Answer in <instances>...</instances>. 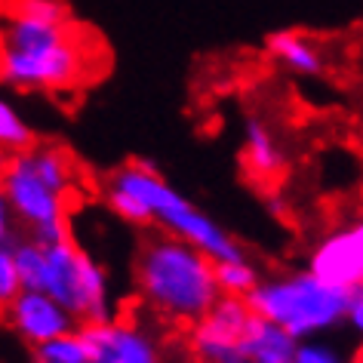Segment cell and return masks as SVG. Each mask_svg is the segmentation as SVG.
I'll use <instances>...</instances> for the list:
<instances>
[{
  "label": "cell",
  "instance_id": "1",
  "mask_svg": "<svg viewBox=\"0 0 363 363\" xmlns=\"http://www.w3.org/2000/svg\"><path fill=\"white\" fill-rule=\"evenodd\" d=\"M135 293L163 320L194 326L222 298L216 259L172 234L148 238L135 256Z\"/></svg>",
  "mask_w": 363,
  "mask_h": 363
},
{
  "label": "cell",
  "instance_id": "13",
  "mask_svg": "<svg viewBox=\"0 0 363 363\" xmlns=\"http://www.w3.org/2000/svg\"><path fill=\"white\" fill-rule=\"evenodd\" d=\"M268 52L296 74H320L323 68L317 43L298 31H274L268 38Z\"/></svg>",
  "mask_w": 363,
  "mask_h": 363
},
{
  "label": "cell",
  "instance_id": "17",
  "mask_svg": "<svg viewBox=\"0 0 363 363\" xmlns=\"http://www.w3.org/2000/svg\"><path fill=\"white\" fill-rule=\"evenodd\" d=\"M0 145H4V154H19L34 145L31 126L13 102H0Z\"/></svg>",
  "mask_w": 363,
  "mask_h": 363
},
{
  "label": "cell",
  "instance_id": "10",
  "mask_svg": "<svg viewBox=\"0 0 363 363\" xmlns=\"http://www.w3.org/2000/svg\"><path fill=\"white\" fill-rule=\"evenodd\" d=\"M89 357L108 363H160L157 345L142 326L123 320H86L77 326Z\"/></svg>",
  "mask_w": 363,
  "mask_h": 363
},
{
  "label": "cell",
  "instance_id": "19",
  "mask_svg": "<svg viewBox=\"0 0 363 363\" xmlns=\"http://www.w3.org/2000/svg\"><path fill=\"white\" fill-rule=\"evenodd\" d=\"M19 293H22V277L19 268H16L13 250H0V302L10 305Z\"/></svg>",
  "mask_w": 363,
  "mask_h": 363
},
{
  "label": "cell",
  "instance_id": "5",
  "mask_svg": "<svg viewBox=\"0 0 363 363\" xmlns=\"http://www.w3.org/2000/svg\"><path fill=\"white\" fill-rule=\"evenodd\" d=\"M0 201L13 210L19 225L28 231V238L43 243V247H52V243H62L71 238L68 222H65V197L52 191L47 182L34 172L25 151L6 154L4 197Z\"/></svg>",
  "mask_w": 363,
  "mask_h": 363
},
{
  "label": "cell",
  "instance_id": "21",
  "mask_svg": "<svg viewBox=\"0 0 363 363\" xmlns=\"http://www.w3.org/2000/svg\"><path fill=\"white\" fill-rule=\"evenodd\" d=\"M345 320L354 326V333L363 335V286L351 293V305H348V317H345Z\"/></svg>",
  "mask_w": 363,
  "mask_h": 363
},
{
  "label": "cell",
  "instance_id": "12",
  "mask_svg": "<svg viewBox=\"0 0 363 363\" xmlns=\"http://www.w3.org/2000/svg\"><path fill=\"white\" fill-rule=\"evenodd\" d=\"M243 167L259 182H271L284 167L277 139L262 121H250L247 130H243Z\"/></svg>",
  "mask_w": 363,
  "mask_h": 363
},
{
  "label": "cell",
  "instance_id": "16",
  "mask_svg": "<svg viewBox=\"0 0 363 363\" xmlns=\"http://www.w3.org/2000/svg\"><path fill=\"white\" fill-rule=\"evenodd\" d=\"M16 268L22 277V289H43V277H47V247L31 238H25L19 247L13 250Z\"/></svg>",
  "mask_w": 363,
  "mask_h": 363
},
{
  "label": "cell",
  "instance_id": "7",
  "mask_svg": "<svg viewBox=\"0 0 363 363\" xmlns=\"http://www.w3.org/2000/svg\"><path fill=\"white\" fill-rule=\"evenodd\" d=\"M256 308L250 298L222 296L213 311L191 326V351L201 363H247L243 339H247Z\"/></svg>",
  "mask_w": 363,
  "mask_h": 363
},
{
  "label": "cell",
  "instance_id": "9",
  "mask_svg": "<svg viewBox=\"0 0 363 363\" xmlns=\"http://www.w3.org/2000/svg\"><path fill=\"white\" fill-rule=\"evenodd\" d=\"M308 271L333 286L354 293L363 286V222L335 228L317 243Z\"/></svg>",
  "mask_w": 363,
  "mask_h": 363
},
{
  "label": "cell",
  "instance_id": "8",
  "mask_svg": "<svg viewBox=\"0 0 363 363\" xmlns=\"http://www.w3.org/2000/svg\"><path fill=\"white\" fill-rule=\"evenodd\" d=\"M6 323L19 335L22 342H28L31 348H38L43 342H52L59 335L74 333L80 320L68 311L59 298H52L43 289H22L10 305H4Z\"/></svg>",
  "mask_w": 363,
  "mask_h": 363
},
{
  "label": "cell",
  "instance_id": "18",
  "mask_svg": "<svg viewBox=\"0 0 363 363\" xmlns=\"http://www.w3.org/2000/svg\"><path fill=\"white\" fill-rule=\"evenodd\" d=\"M86 360H89V351L77 330L34 348V363H86Z\"/></svg>",
  "mask_w": 363,
  "mask_h": 363
},
{
  "label": "cell",
  "instance_id": "3",
  "mask_svg": "<svg viewBox=\"0 0 363 363\" xmlns=\"http://www.w3.org/2000/svg\"><path fill=\"white\" fill-rule=\"evenodd\" d=\"M247 298L262 317L284 326L298 342L342 323L351 305L348 289L326 284L311 271L262 280Z\"/></svg>",
  "mask_w": 363,
  "mask_h": 363
},
{
  "label": "cell",
  "instance_id": "24",
  "mask_svg": "<svg viewBox=\"0 0 363 363\" xmlns=\"http://www.w3.org/2000/svg\"><path fill=\"white\" fill-rule=\"evenodd\" d=\"M357 363H363V357H360V360H357Z\"/></svg>",
  "mask_w": 363,
  "mask_h": 363
},
{
  "label": "cell",
  "instance_id": "15",
  "mask_svg": "<svg viewBox=\"0 0 363 363\" xmlns=\"http://www.w3.org/2000/svg\"><path fill=\"white\" fill-rule=\"evenodd\" d=\"M216 280H219L222 296H240V298H247L262 284L256 265L247 256L216 262Z\"/></svg>",
  "mask_w": 363,
  "mask_h": 363
},
{
  "label": "cell",
  "instance_id": "2",
  "mask_svg": "<svg viewBox=\"0 0 363 363\" xmlns=\"http://www.w3.org/2000/svg\"><path fill=\"white\" fill-rule=\"evenodd\" d=\"M108 188L133 194L139 203H145L154 225H160L172 238H182L191 247L203 250L210 259L222 262V259L243 256L238 240L222 225H216L203 210H197L191 201H185L148 160H133L126 167L114 169L111 179H108Z\"/></svg>",
  "mask_w": 363,
  "mask_h": 363
},
{
  "label": "cell",
  "instance_id": "25",
  "mask_svg": "<svg viewBox=\"0 0 363 363\" xmlns=\"http://www.w3.org/2000/svg\"><path fill=\"white\" fill-rule=\"evenodd\" d=\"M360 357H363V354H360Z\"/></svg>",
  "mask_w": 363,
  "mask_h": 363
},
{
  "label": "cell",
  "instance_id": "6",
  "mask_svg": "<svg viewBox=\"0 0 363 363\" xmlns=\"http://www.w3.org/2000/svg\"><path fill=\"white\" fill-rule=\"evenodd\" d=\"M4 80L16 89H71L86 80L89 56L77 34L38 50H4Z\"/></svg>",
  "mask_w": 363,
  "mask_h": 363
},
{
  "label": "cell",
  "instance_id": "20",
  "mask_svg": "<svg viewBox=\"0 0 363 363\" xmlns=\"http://www.w3.org/2000/svg\"><path fill=\"white\" fill-rule=\"evenodd\" d=\"M293 363H345V357L335 348H330V345L305 339V342H298Z\"/></svg>",
  "mask_w": 363,
  "mask_h": 363
},
{
  "label": "cell",
  "instance_id": "23",
  "mask_svg": "<svg viewBox=\"0 0 363 363\" xmlns=\"http://www.w3.org/2000/svg\"><path fill=\"white\" fill-rule=\"evenodd\" d=\"M250 363H268V360H250Z\"/></svg>",
  "mask_w": 363,
  "mask_h": 363
},
{
  "label": "cell",
  "instance_id": "14",
  "mask_svg": "<svg viewBox=\"0 0 363 363\" xmlns=\"http://www.w3.org/2000/svg\"><path fill=\"white\" fill-rule=\"evenodd\" d=\"M25 157H28L34 172L47 182L52 191H59L62 197L71 191V185H74V163H71L68 151L62 148V145L34 142L31 148L25 151Z\"/></svg>",
  "mask_w": 363,
  "mask_h": 363
},
{
  "label": "cell",
  "instance_id": "22",
  "mask_svg": "<svg viewBox=\"0 0 363 363\" xmlns=\"http://www.w3.org/2000/svg\"><path fill=\"white\" fill-rule=\"evenodd\" d=\"M86 363H108V360H99V357H89Z\"/></svg>",
  "mask_w": 363,
  "mask_h": 363
},
{
  "label": "cell",
  "instance_id": "4",
  "mask_svg": "<svg viewBox=\"0 0 363 363\" xmlns=\"http://www.w3.org/2000/svg\"><path fill=\"white\" fill-rule=\"evenodd\" d=\"M43 293L59 298L80 323L111 320V293H108L105 268L71 238L47 247Z\"/></svg>",
  "mask_w": 363,
  "mask_h": 363
},
{
  "label": "cell",
  "instance_id": "11",
  "mask_svg": "<svg viewBox=\"0 0 363 363\" xmlns=\"http://www.w3.org/2000/svg\"><path fill=\"white\" fill-rule=\"evenodd\" d=\"M298 348V339L289 335L284 326H277L274 320L256 314L247 339H243V354L250 360H268V363H293V354Z\"/></svg>",
  "mask_w": 363,
  "mask_h": 363
}]
</instances>
